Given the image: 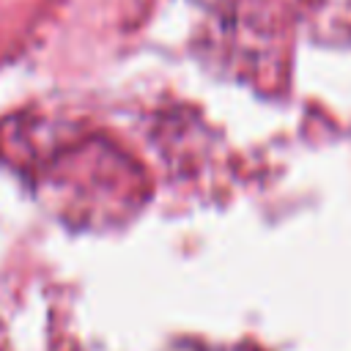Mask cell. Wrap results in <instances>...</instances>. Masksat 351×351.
<instances>
[]
</instances>
